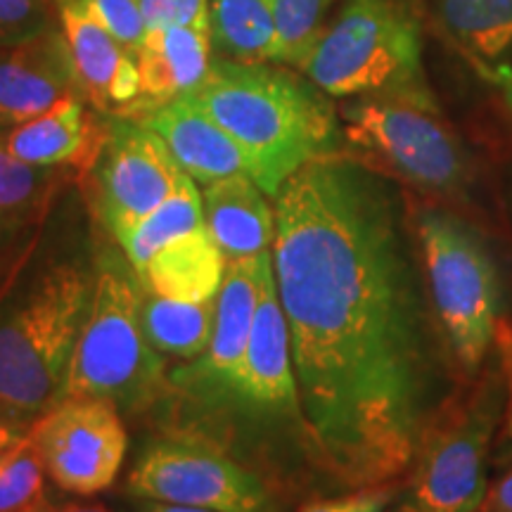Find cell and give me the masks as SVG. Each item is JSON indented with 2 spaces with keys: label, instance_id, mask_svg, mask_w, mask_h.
<instances>
[{
  "label": "cell",
  "instance_id": "6da1fadb",
  "mask_svg": "<svg viewBox=\"0 0 512 512\" xmlns=\"http://www.w3.org/2000/svg\"><path fill=\"white\" fill-rule=\"evenodd\" d=\"M271 247L304 437L344 489L394 484L458 373L434 316L411 209L347 152L273 197Z\"/></svg>",
  "mask_w": 512,
  "mask_h": 512
},
{
  "label": "cell",
  "instance_id": "7a4b0ae2",
  "mask_svg": "<svg viewBox=\"0 0 512 512\" xmlns=\"http://www.w3.org/2000/svg\"><path fill=\"white\" fill-rule=\"evenodd\" d=\"M188 98L235 140L247 176L268 197L313 159L342 152L332 98L285 64L216 57L207 81Z\"/></svg>",
  "mask_w": 512,
  "mask_h": 512
},
{
  "label": "cell",
  "instance_id": "3957f363",
  "mask_svg": "<svg viewBox=\"0 0 512 512\" xmlns=\"http://www.w3.org/2000/svg\"><path fill=\"white\" fill-rule=\"evenodd\" d=\"M422 0H342L302 74L330 98H406L439 105L427 81Z\"/></svg>",
  "mask_w": 512,
  "mask_h": 512
},
{
  "label": "cell",
  "instance_id": "277c9868",
  "mask_svg": "<svg viewBox=\"0 0 512 512\" xmlns=\"http://www.w3.org/2000/svg\"><path fill=\"white\" fill-rule=\"evenodd\" d=\"M162 389L164 356L147 339L136 268L124 252L102 249L93 271L91 306L53 403L105 399L119 408H143Z\"/></svg>",
  "mask_w": 512,
  "mask_h": 512
},
{
  "label": "cell",
  "instance_id": "5b68a950",
  "mask_svg": "<svg viewBox=\"0 0 512 512\" xmlns=\"http://www.w3.org/2000/svg\"><path fill=\"white\" fill-rule=\"evenodd\" d=\"M411 223L427 292L458 373L467 382L484 368L503 320V285L484 235L453 211L420 204Z\"/></svg>",
  "mask_w": 512,
  "mask_h": 512
},
{
  "label": "cell",
  "instance_id": "8992f818",
  "mask_svg": "<svg viewBox=\"0 0 512 512\" xmlns=\"http://www.w3.org/2000/svg\"><path fill=\"white\" fill-rule=\"evenodd\" d=\"M93 297V271L60 264L0 323V408L24 418L55 401Z\"/></svg>",
  "mask_w": 512,
  "mask_h": 512
},
{
  "label": "cell",
  "instance_id": "52a82bcc",
  "mask_svg": "<svg viewBox=\"0 0 512 512\" xmlns=\"http://www.w3.org/2000/svg\"><path fill=\"white\" fill-rule=\"evenodd\" d=\"M347 155L382 176L444 200L465 197L472 159L439 105L406 98H351L339 110Z\"/></svg>",
  "mask_w": 512,
  "mask_h": 512
},
{
  "label": "cell",
  "instance_id": "ba28073f",
  "mask_svg": "<svg viewBox=\"0 0 512 512\" xmlns=\"http://www.w3.org/2000/svg\"><path fill=\"white\" fill-rule=\"evenodd\" d=\"M501 366L479 370L467 394H453L422 434L396 512H484L489 448L503 420Z\"/></svg>",
  "mask_w": 512,
  "mask_h": 512
},
{
  "label": "cell",
  "instance_id": "9c48e42d",
  "mask_svg": "<svg viewBox=\"0 0 512 512\" xmlns=\"http://www.w3.org/2000/svg\"><path fill=\"white\" fill-rule=\"evenodd\" d=\"M126 491L143 501L192 505L216 512H275L264 479L211 446L162 441L128 475Z\"/></svg>",
  "mask_w": 512,
  "mask_h": 512
},
{
  "label": "cell",
  "instance_id": "30bf717a",
  "mask_svg": "<svg viewBox=\"0 0 512 512\" xmlns=\"http://www.w3.org/2000/svg\"><path fill=\"white\" fill-rule=\"evenodd\" d=\"M29 437L46 475L76 496L110 489L128 446L119 406L105 399L57 401L31 422Z\"/></svg>",
  "mask_w": 512,
  "mask_h": 512
},
{
  "label": "cell",
  "instance_id": "8fae6325",
  "mask_svg": "<svg viewBox=\"0 0 512 512\" xmlns=\"http://www.w3.org/2000/svg\"><path fill=\"white\" fill-rule=\"evenodd\" d=\"M183 169L164 140L136 119L114 117L95 164L98 211L112 238L157 209Z\"/></svg>",
  "mask_w": 512,
  "mask_h": 512
},
{
  "label": "cell",
  "instance_id": "7c38bea8",
  "mask_svg": "<svg viewBox=\"0 0 512 512\" xmlns=\"http://www.w3.org/2000/svg\"><path fill=\"white\" fill-rule=\"evenodd\" d=\"M223 399L240 401L252 411L266 415L294 418L304 430L297 375H294L292 363L290 330H287L283 306L278 299L271 256H268L264 275H261L259 304H256L245 356H242L238 373H235Z\"/></svg>",
  "mask_w": 512,
  "mask_h": 512
},
{
  "label": "cell",
  "instance_id": "4fadbf2b",
  "mask_svg": "<svg viewBox=\"0 0 512 512\" xmlns=\"http://www.w3.org/2000/svg\"><path fill=\"white\" fill-rule=\"evenodd\" d=\"M268 256L271 249L259 256L228 261L226 278L216 294V320L209 347L190 366L171 375V384L185 394L209 401L226 396L245 356Z\"/></svg>",
  "mask_w": 512,
  "mask_h": 512
},
{
  "label": "cell",
  "instance_id": "5bb4252c",
  "mask_svg": "<svg viewBox=\"0 0 512 512\" xmlns=\"http://www.w3.org/2000/svg\"><path fill=\"white\" fill-rule=\"evenodd\" d=\"M76 91L95 110L126 117L140 95L136 55L91 17L79 0H55Z\"/></svg>",
  "mask_w": 512,
  "mask_h": 512
},
{
  "label": "cell",
  "instance_id": "9a60e30c",
  "mask_svg": "<svg viewBox=\"0 0 512 512\" xmlns=\"http://www.w3.org/2000/svg\"><path fill=\"white\" fill-rule=\"evenodd\" d=\"M214 34L211 27H162L147 31L136 62L140 95L121 119H143L145 114L188 98L207 81L214 67Z\"/></svg>",
  "mask_w": 512,
  "mask_h": 512
},
{
  "label": "cell",
  "instance_id": "2e32d148",
  "mask_svg": "<svg viewBox=\"0 0 512 512\" xmlns=\"http://www.w3.org/2000/svg\"><path fill=\"white\" fill-rule=\"evenodd\" d=\"M76 91L67 41L57 24L27 46L0 50V126H17Z\"/></svg>",
  "mask_w": 512,
  "mask_h": 512
},
{
  "label": "cell",
  "instance_id": "e0dca14e",
  "mask_svg": "<svg viewBox=\"0 0 512 512\" xmlns=\"http://www.w3.org/2000/svg\"><path fill=\"white\" fill-rule=\"evenodd\" d=\"M105 140L107 128L86 112V100L76 93L64 95L34 119L12 126L5 136V143L22 162L41 169L72 166L79 171L95 169Z\"/></svg>",
  "mask_w": 512,
  "mask_h": 512
},
{
  "label": "cell",
  "instance_id": "ac0fdd59",
  "mask_svg": "<svg viewBox=\"0 0 512 512\" xmlns=\"http://www.w3.org/2000/svg\"><path fill=\"white\" fill-rule=\"evenodd\" d=\"M155 131L192 181L209 185L247 174L245 155L235 140L192 98H181L138 119Z\"/></svg>",
  "mask_w": 512,
  "mask_h": 512
},
{
  "label": "cell",
  "instance_id": "d6986e66",
  "mask_svg": "<svg viewBox=\"0 0 512 512\" xmlns=\"http://www.w3.org/2000/svg\"><path fill=\"white\" fill-rule=\"evenodd\" d=\"M432 29L475 72L494 81L512 60V0H427Z\"/></svg>",
  "mask_w": 512,
  "mask_h": 512
},
{
  "label": "cell",
  "instance_id": "ffe728a7",
  "mask_svg": "<svg viewBox=\"0 0 512 512\" xmlns=\"http://www.w3.org/2000/svg\"><path fill=\"white\" fill-rule=\"evenodd\" d=\"M266 197L247 174L204 185V223L228 261L259 256L273 247L275 211Z\"/></svg>",
  "mask_w": 512,
  "mask_h": 512
},
{
  "label": "cell",
  "instance_id": "44dd1931",
  "mask_svg": "<svg viewBox=\"0 0 512 512\" xmlns=\"http://www.w3.org/2000/svg\"><path fill=\"white\" fill-rule=\"evenodd\" d=\"M226 266L228 259L207 226H202L159 249L136 273L145 290L178 302L200 304L216 299L226 278Z\"/></svg>",
  "mask_w": 512,
  "mask_h": 512
},
{
  "label": "cell",
  "instance_id": "7402d4cb",
  "mask_svg": "<svg viewBox=\"0 0 512 512\" xmlns=\"http://www.w3.org/2000/svg\"><path fill=\"white\" fill-rule=\"evenodd\" d=\"M140 313L147 339L159 354L195 361L207 351L214 335L216 299L200 304L178 302L140 285Z\"/></svg>",
  "mask_w": 512,
  "mask_h": 512
},
{
  "label": "cell",
  "instance_id": "603a6c76",
  "mask_svg": "<svg viewBox=\"0 0 512 512\" xmlns=\"http://www.w3.org/2000/svg\"><path fill=\"white\" fill-rule=\"evenodd\" d=\"M202 226H207L204 223L202 192L183 171L171 195L157 209H152L131 228L119 233L114 240H117L121 252L126 254V259L131 261V266L140 271L159 249Z\"/></svg>",
  "mask_w": 512,
  "mask_h": 512
},
{
  "label": "cell",
  "instance_id": "cb8c5ba5",
  "mask_svg": "<svg viewBox=\"0 0 512 512\" xmlns=\"http://www.w3.org/2000/svg\"><path fill=\"white\" fill-rule=\"evenodd\" d=\"M214 48L226 60L275 62V0H209Z\"/></svg>",
  "mask_w": 512,
  "mask_h": 512
},
{
  "label": "cell",
  "instance_id": "d4e9b609",
  "mask_svg": "<svg viewBox=\"0 0 512 512\" xmlns=\"http://www.w3.org/2000/svg\"><path fill=\"white\" fill-rule=\"evenodd\" d=\"M46 467L27 434L0 453V512H41L46 501Z\"/></svg>",
  "mask_w": 512,
  "mask_h": 512
},
{
  "label": "cell",
  "instance_id": "484cf974",
  "mask_svg": "<svg viewBox=\"0 0 512 512\" xmlns=\"http://www.w3.org/2000/svg\"><path fill=\"white\" fill-rule=\"evenodd\" d=\"M332 3L335 0H275L273 17L275 36H278V64L302 72L320 31L328 24Z\"/></svg>",
  "mask_w": 512,
  "mask_h": 512
},
{
  "label": "cell",
  "instance_id": "4316f807",
  "mask_svg": "<svg viewBox=\"0 0 512 512\" xmlns=\"http://www.w3.org/2000/svg\"><path fill=\"white\" fill-rule=\"evenodd\" d=\"M48 169L22 162L0 136V221L29 214L48 188Z\"/></svg>",
  "mask_w": 512,
  "mask_h": 512
},
{
  "label": "cell",
  "instance_id": "83f0119b",
  "mask_svg": "<svg viewBox=\"0 0 512 512\" xmlns=\"http://www.w3.org/2000/svg\"><path fill=\"white\" fill-rule=\"evenodd\" d=\"M55 0H0V50L27 46L55 29Z\"/></svg>",
  "mask_w": 512,
  "mask_h": 512
},
{
  "label": "cell",
  "instance_id": "f1b7e54d",
  "mask_svg": "<svg viewBox=\"0 0 512 512\" xmlns=\"http://www.w3.org/2000/svg\"><path fill=\"white\" fill-rule=\"evenodd\" d=\"M494 349H496V361L498 366H501L503 382H505L503 422H505V432H508V437L512 441V320H508L505 316L501 323H498ZM484 512H512V463H510V470L494 484V489H489Z\"/></svg>",
  "mask_w": 512,
  "mask_h": 512
},
{
  "label": "cell",
  "instance_id": "f546056e",
  "mask_svg": "<svg viewBox=\"0 0 512 512\" xmlns=\"http://www.w3.org/2000/svg\"><path fill=\"white\" fill-rule=\"evenodd\" d=\"M100 27H105L133 55L143 46L147 27L136 0H79Z\"/></svg>",
  "mask_w": 512,
  "mask_h": 512
},
{
  "label": "cell",
  "instance_id": "4dcf8cb0",
  "mask_svg": "<svg viewBox=\"0 0 512 512\" xmlns=\"http://www.w3.org/2000/svg\"><path fill=\"white\" fill-rule=\"evenodd\" d=\"M147 31L162 27H211L209 0H136Z\"/></svg>",
  "mask_w": 512,
  "mask_h": 512
},
{
  "label": "cell",
  "instance_id": "1f68e13d",
  "mask_svg": "<svg viewBox=\"0 0 512 512\" xmlns=\"http://www.w3.org/2000/svg\"><path fill=\"white\" fill-rule=\"evenodd\" d=\"M396 498H399V489L394 484L368 486V489L351 491L347 496L313 501L299 512H387Z\"/></svg>",
  "mask_w": 512,
  "mask_h": 512
},
{
  "label": "cell",
  "instance_id": "d6a6232c",
  "mask_svg": "<svg viewBox=\"0 0 512 512\" xmlns=\"http://www.w3.org/2000/svg\"><path fill=\"white\" fill-rule=\"evenodd\" d=\"M24 415H17L12 411L0 408V453L8 451L10 446H15L19 439H24L31 432V422Z\"/></svg>",
  "mask_w": 512,
  "mask_h": 512
},
{
  "label": "cell",
  "instance_id": "836d02e7",
  "mask_svg": "<svg viewBox=\"0 0 512 512\" xmlns=\"http://www.w3.org/2000/svg\"><path fill=\"white\" fill-rule=\"evenodd\" d=\"M491 83H494L498 91H501L505 105H508V110L512 114V60L505 64V67L496 74V79Z\"/></svg>",
  "mask_w": 512,
  "mask_h": 512
},
{
  "label": "cell",
  "instance_id": "e575fe53",
  "mask_svg": "<svg viewBox=\"0 0 512 512\" xmlns=\"http://www.w3.org/2000/svg\"><path fill=\"white\" fill-rule=\"evenodd\" d=\"M140 512H216L204 508H192V505H174V503H155L147 501V505Z\"/></svg>",
  "mask_w": 512,
  "mask_h": 512
},
{
  "label": "cell",
  "instance_id": "d590c367",
  "mask_svg": "<svg viewBox=\"0 0 512 512\" xmlns=\"http://www.w3.org/2000/svg\"><path fill=\"white\" fill-rule=\"evenodd\" d=\"M48 512H107L102 505H79V503H67V505H60V508H53L50 505Z\"/></svg>",
  "mask_w": 512,
  "mask_h": 512
},
{
  "label": "cell",
  "instance_id": "8d00e7d4",
  "mask_svg": "<svg viewBox=\"0 0 512 512\" xmlns=\"http://www.w3.org/2000/svg\"><path fill=\"white\" fill-rule=\"evenodd\" d=\"M8 226H10V223H8V221H0V235H3V230H5V228H8Z\"/></svg>",
  "mask_w": 512,
  "mask_h": 512
},
{
  "label": "cell",
  "instance_id": "74e56055",
  "mask_svg": "<svg viewBox=\"0 0 512 512\" xmlns=\"http://www.w3.org/2000/svg\"><path fill=\"white\" fill-rule=\"evenodd\" d=\"M48 508H50V505H48ZM48 508H46V510H41V512H48Z\"/></svg>",
  "mask_w": 512,
  "mask_h": 512
}]
</instances>
